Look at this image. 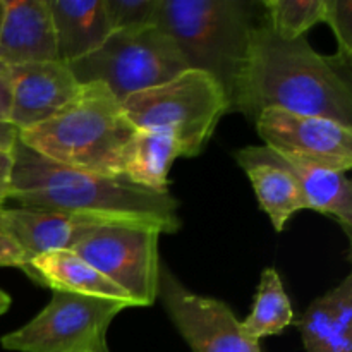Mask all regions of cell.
<instances>
[{
    "instance_id": "ffe728a7",
    "label": "cell",
    "mask_w": 352,
    "mask_h": 352,
    "mask_svg": "<svg viewBox=\"0 0 352 352\" xmlns=\"http://www.w3.org/2000/svg\"><path fill=\"white\" fill-rule=\"evenodd\" d=\"M294 323L291 299L275 268H265L250 315L241 322L244 333L260 342L265 337L278 336Z\"/></svg>"
},
{
    "instance_id": "44dd1931",
    "label": "cell",
    "mask_w": 352,
    "mask_h": 352,
    "mask_svg": "<svg viewBox=\"0 0 352 352\" xmlns=\"http://www.w3.org/2000/svg\"><path fill=\"white\" fill-rule=\"evenodd\" d=\"M263 19L282 40L305 38L306 31L323 23L325 0H265Z\"/></svg>"
},
{
    "instance_id": "7402d4cb",
    "label": "cell",
    "mask_w": 352,
    "mask_h": 352,
    "mask_svg": "<svg viewBox=\"0 0 352 352\" xmlns=\"http://www.w3.org/2000/svg\"><path fill=\"white\" fill-rule=\"evenodd\" d=\"M160 0H103L112 31L150 26Z\"/></svg>"
},
{
    "instance_id": "4316f807",
    "label": "cell",
    "mask_w": 352,
    "mask_h": 352,
    "mask_svg": "<svg viewBox=\"0 0 352 352\" xmlns=\"http://www.w3.org/2000/svg\"><path fill=\"white\" fill-rule=\"evenodd\" d=\"M10 109V88L7 76L0 78V120H9Z\"/></svg>"
},
{
    "instance_id": "9a60e30c",
    "label": "cell",
    "mask_w": 352,
    "mask_h": 352,
    "mask_svg": "<svg viewBox=\"0 0 352 352\" xmlns=\"http://www.w3.org/2000/svg\"><path fill=\"white\" fill-rule=\"evenodd\" d=\"M57 60L71 64L95 52L112 33L103 0H48Z\"/></svg>"
},
{
    "instance_id": "3957f363",
    "label": "cell",
    "mask_w": 352,
    "mask_h": 352,
    "mask_svg": "<svg viewBox=\"0 0 352 352\" xmlns=\"http://www.w3.org/2000/svg\"><path fill=\"white\" fill-rule=\"evenodd\" d=\"M134 133L136 127L109 88L88 82L50 119L19 131V140L64 167L120 177L122 153Z\"/></svg>"
},
{
    "instance_id": "8fae6325",
    "label": "cell",
    "mask_w": 352,
    "mask_h": 352,
    "mask_svg": "<svg viewBox=\"0 0 352 352\" xmlns=\"http://www.w3.org/2000/svg\"><path fill=\"white\" fill-rule=\"evenodd\" d=\"M9 122L19 131L50 119L78 95L79 85L65 62L50 60L7 69Z\"/></svg>"
},
{
    "instance_id": "8992f818",
    "label": "cell",
    "mask_w": 352,
    "mask_h": 352,
    "mask_svg": "<svg viewBox=\"0 0 352 352\" xmlns=\"http://www.w3.org/2000/svg\"><path fill=\"white\" fill-rule=\"evenodd\" d=\"M67 65L79 85L100 82L120 103L189 69L175 41L155 24L112 31L95 52Z\"/></svg>"
},
{
    "instance_id": "277c9868",
    "label": "cell",
    "mask_w": 352,
    "mask_h": 352,
    "mask_svg": "<svg viewBox=\"0 0 352 352\" xmlns=\"http://www.w3.org/2000/svg\"><path fill=\"white\" fill-rule=\"evenodd\" d=\"M153 24L175 41L188 67L212 76L230 102L256 26V3L250 0H160Z\"/></svg>"
},
{
    "instance_id": "e0dca14e",
    "label": "cell",
    "mask_w": 352,
    "mask_h": 352,
    "mask_svg": "<svg viewBox=\"0 0 352 352\" xmlns=\"http://www.w3.org/2000/svg\"><path fill=\"white\" fill-rule=\"evenodd\" d=\"M23 272L31 280L52 291L58 289L74 294L110 299V301L124 302L129 308L136 306L122 289L103 277L98 270H95L71 250H58L41 254L34 258Z\"/></svg>"
},
{
    "instance_id": "d6986e66",
    "label": "cell",
    "mask_w": 352,
    "mask_h": 352,
    "mask_svg": "<svg viewBox=\"0 0 352 352\" xmlns=\"http://www.w3.org/2000/svg\"><path fill=\"white\" fill-rule=\"evenodd\" d=\"M278 164L298 182L308 210L333 217L346 236H352V184L342 172L302 165L272 151Z\"/></svg>"
},
{
    "instance_id": "4fadbf2b",
    "label": "cell",
    "mask_w": 352,
    "mask_h": 352,
    "mask_svg": "<svg viewBox=\"0 0 352 352\" xmlns=\"http://www.w3.org/2000/svg\"><path fill=\"white\" fill-rule=\"evenodd\" d=\"M234 157L246 172L260 208L267 213L277 232L285 229L294 213L308 210L298 182L278 164L270 148L246 146L237 150Z\"/></svg>"
},
{
    "instance_id": "30bf717a",
    "label": "cell",
    "mask_w": 352,
    "mask_h": 352,
    "mask_svg": "<svg viewBox=\"0 0 352 352\" xmlns=\"http://www.w3.org/2000/svg\"><path fill=\"white\" fill-rule=\"evenodd\" d=\"M254 124L263 146L287 160L342 174L352 167V127L275 109L261 112Z\"/></svg>"
},
{
    "instance_id": "d4e9b609",
    "label": "cell",
    "mask_w": 352,
    "mask_h": 352,
    "mask_svg": "<svg viewBox=\"0 0 352 352\" xmlns=\"http://www.w3.org/2000/svg\"><path fill=\"white\" fill-rule=\"evenodd\" d=\"M10 174H12V155L0 153V210L9 201Z\"/></svg>"
},
{
    "instance_id": "5bb4252c",
    "label": "cell",
    "mask_w": 352,
    "mask_h": 352,
    "mask_svg": "<svg viewBox=\"0 0 352 352\" xmlns=\"http://www.w3.org/2000/svg\"><path fill=\"white\" fill-rule=\"evenodd\" d=\"M0 219L23 254V270L41 254L71 250L88 226L69 215L24 206H3Z\"/></svg>"
},
{
    "instance_id": "ba28073f",
    "label": "cell",
    "mask_w": 352,
    "mask_h": 352,
    "mask_svg": "<svg viewBox=\"0 0 352 352\" xmlns=\"http://www.w3.org/2000/svg\"><path fill=\"white\" fill-rule=\"evenodd\" d=\"M162 234L150 227L88 223L71 251L122 289L136 306L157 302Z\"/></svg>"
},
{
    "instance_id": "484cf974",
    "label": "cell",
    "mask_w": 352,
    "mask_h": 352,
    "mask_svg": "<svg viewBox=\"0 0 352 352\" xmlns=\"http://www.w3.org/2000/svg\"><path fill=\"white\" fill-rule=\"evenodd\" d=\"M17 140H19V129L9 120H0V153H12Z\"/></svg>"
},
{
    "instance_id": "ac0fdd59",
    "label": "cell",
    "mask_w": 352,
    "mask_h": 352,
    "mask_svg": "<svg viewBox=\"0 0 352 352\" xmlns=\"http://www.w3.org/2000/svg\"><path fill=\"white\" fill-rule=\"evenodd\" d=\"M179 157L181 148L170 134L136 129L122 153L120 177L150 191L168 192V172Z\"/></svg>"
},
{
    "instance_id": "6da1fadb",
    "label": "cell",
    "mask_w": 352,
    "mask_h": 352,
    "mask_svg": "<svg viewBox=\"0 0 352 352\" xmlns=\"http://www.w3.org/2000/svg\"><path fill=\"white\" fill-rule=\"evenodd\" d=\"M336 57L320 55L306 38L282 40L256 23L230 96V112L256 120L265 110L332 119L352 127V88Z\"/></svg>"
},
{
    "instance_id": "f1b7e54d",
    "label": "cell",
    "mask_w": 352,
    "mask_h": 352,
    "mask_svg": "<svg viewBox=\"0 0 352 352\" xmlns=\"http://www.w3.org/2000/svg\"><path fill=\"white\" fill-rule=\"evenodd\" d=\"M86 352H110V349H109V344L103 342L102 346L95 347V349H91V351H86Z\"/></svg>"
},
{
    "instance_id": "2e32d148",
    "label": "cell",
    "mask_w": 352,
    "mask_h": 352,
    "mask_svg": "<svg viewBox=\"0 0 352 352\" xmlns=\"http://www.w3.org/2000/svg\"><path fill=\"white\" fill-rule=\"evenodd\" d=\"M296 325L306 352H352V275L315 299Z\"/></svg>"
},
{
    "instance_id": "cb8c5ba5",
    "label": "cell",
    "mask_w": 352,
    "mask_h": 352,
    "mask_svg": "<svg viewBox=\"0 0 352 352\" xmlns=\"http://www.w3.org/2000/svg\"><path fill=\"white\" fill-rule=\"evenodd\" d=\"M2 267H14L23 270L24 260L19 248L14 243L12 237L9 236L2 219H0V268Z\"/></svg>"
},
{
    "instance_id": "4dcf8cb0",
    "label": "cell",
    "mask_w": 352,
    "mask_h": 352,
    "mask_svg": "<svg viewBox=\"0 0 352 352\" xmlns=\"http://www.w3.org/2000/svg\"><path fill=\"white\" fill-rule=\"evenodd\" d=\"M2 17H3V0H0V24H2Z\"/></svg>"
},
{
    "instance_id": "5b68a950",
    "label": "cell",
    "mask_w": 352,
    "mask_h": 352,
    "mask_svg": "<svg viewBox=\"0 0 352 352\" xmlns=\"http://www.w3.org/2000/svg\"><path fill=\"white\" fill-rule=\"evenodd\" d=\"M127 119L136 129L167 133L177 141L181 157H198L230 102L222 86L206 72H181L170 81L131 95L122 102Z\"/></svg>"
},
{
    "instance_id": "83f0119b",
    "label": "cell",
    "mask_w": 352,
    "mask_h": 352,
    "mask_svg": "<svg viewBox=\"0 0 352 352\" xmlns=\"http://www.w3.org/2000/svg\"><path fill=\"white\" fill-rule=\"evenodd\" d=\"M9 308H10V296L0 289V316H2Z\"/></svg>"
},
{
    "instance_id": "f546056e",
    "label": "cell",
    "mask_w": 352,
    "mask_h": 352,
    "mask_svg": "<svg viewBox=\"0 0 352 352\" xmlns=\"http://www.w3.org/2000/svg\"><path fill=\"white\" fill-rule=\"evenodd\" d=\"M3 76H7V67L0 64V78H3Z\"/></svg>"
},
{
    "instance_id": "7a4b0ae2",
    "label": "cell",
    "mask_w": 352,
    "mask_h": 352,
    "mask_svg": "<svg viewBox=\"0 0 352 352\" xmlns=\"http://www.w3.org/2000/svg\"><path fill=\"white\" fill-rule=\"evenodd\" d=\"M9 199L17 206L62 213L86 223L150 227L160 234L181 229L177 199L124 177L91 174L47 160L17 140L12 150Z\"/></svg>"
},
{
    "instance_id": "7c38bea8",
    "label": "cell",
    "mask_w": 352,
    "mask_h": 352,
    "mask_svg": "<svg viewBox=\"0 0 352 352\" xmlns=\"http://www.w3.org/2000/svg\"><path fill=\"white\" fill-rule=\"evenodd\" d=\"M50 60H57V43L48 0H3L0 64L10 69Z\"/></svg>"
},
{
    "instance_id": "9c48e42d",
    "label": "cell",
    "mask_w": 352,
    "mask_h": 352,
    "mask_svg": "<svg viewBox=\"0 0 352 352\" xmlns=\"http://www.w3.org/2000/svg\"><path fill=\"white\" fill-rule=\"evenodd\" d=\"M157 299L192 352H261L226 302L191 292L164 263Z\"/></svg>"
},
{
    "instance_id": "603a6c76",
    "label": "cell",
    "mask_w": 352,
    "mask_h": 352,
    "mask_svg": "<svg viewBox=\"0 0 352 352\" xmlns=\"http://www.w3.org/2000/svg\"><path fill=\"white\" fill-rule=\"evenodd\" d=\"M323 23L332 28L336 34L337 60L344 65L351 64L352 57V0H325Z\"/></svg>"
},
{
    "instance_id": "52a82bcc",
    "label": "cell",
    "mask_w": 352,
    "mask_h": 352,
    "mask_svg": "<svg viewBox=\"0 0 352 352\" xmlns=\"http://www.w3.org/2000/svg\"><path fill=\"white\" fill-rule=\"evenodd\" d=\"M127 305L74 292L52 291L50 302L33 320L0 339L14 352H86L107 342L112 320Z\"/></svg>"
}]
</instances>
